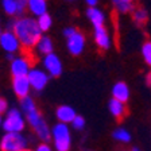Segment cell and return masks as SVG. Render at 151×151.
<instances>
[{
	"mask_svg": "<svg viewBox=\"0 0 151 151\" xmlns=\"http://www.w3.org/2000/svg\"><path fill=\"white\" fill-rule=\"evenodd\" d=\"M14 34L16 35L20 47L24 50H31L37 46L38 41L42 37V31L38 27L37 20L31 18H20L12 26Z\"/></svg>",
	"mask_w": 151,
	"mask_h": 151,
	"instance_id": "cell-1",
	"label": "cell"
},
{
	"mask_svg": "<svg viewBox=\"0 0 151 151\" xmlns=\"http://www.w3.org/2000/svg\"><path fill=\"white\" fill-rule=\"evenodd\" d=\"M24 115H26V119H27L28 124L34 128L35 134L39 136L41 140H43V143H46V142L50 139L51 134H50V129L47 127L46 122H45L43 117H42V115L38 112L37 107L24 111Z\"/></svg>",
	"mask_w": 151,
	"mask_h": 151,
	"instance_id": "cell-2",
	"label": "cell"
},
{
	"mask_svg": "<svg viewBox=\"0 0 151 151\" xmlns=\"http://www.w3.org/2000/svg\"><path fill=\"white\" fill-rule=\"evenodd\" d=\"M51 136L54 139V146L57 151H69L72 138H70V131L68 128V124L65 123H58L51 129Z\"/></svg>",
	"mask_w": 151,
	"mask_h": 151,
	"instance_id": "cell-3",
	"label": "cell"
},
{
	"mask_svg": "<svg viewBox=\"0 0 151 151\" xmlns=\"http://www.w3.org/2000/svg\"><path fill=\"white\" fill-rule=\"evenodd\" d=\"M27 142L19 132H7L1 139L0 150L1 151H23L26 150Z\"/></svg>",
	"mask_w": 151,
	"mask_h": 151,
	"instance_id": "cell-4",
	"label": "cell"
},
{
	"mask_svg": "<svg viewBox=\"0 0 151 151\" xmlns=\"http://www.w3.org/2000/svg\"><path fill=\"white\" fill-rule=\"evenodd\" d=\"M24 119L18 109L8 111L6 119L3 122V128L7 132H20L24 128Z\"/></svg>",
	"mask_w": 151,
	"mask_h": 151,
	"instance_id": "cell-5",
	"label": "cell"
},
{
	"mask_svg": "<svg viewBox=\"0 0 151 151\" xmlns=\"http://www.w3.org/2000/svg\"><path fill=\"white\" fill-rule=\"evenodd\" d=\"M32 62L28 60L27 57H19L15 58L11 63V73L14 77H22V76H27L28 72L31 70Z\"/></svg>",
	"mask_w": 151,
	"mask_h": 151,
	"instance_id": "cell-6",
	"label": "cell"
},
{
	"mask_svg": "<svg viewBox=\"0 0 151 151\" xmlns=\"http://www.w3.org/2000/svg\"><path fill=\"white\" fill-rule=\"evenodd\" d=\"M27 78L30 81V86L31 88H34L35 91H42L47 85L49 76L39 69H31L27 74Z\"/></svg>",
	"mask_w": 151,
	"mask_h": 151,
	"instance_id": "cell-7",
	"label": "cell"
},
{
	"mask_svg": "<svg viewBox=\"0 0 151 151\" xmlns=\"http://www.w3.org/2000/svg\"><path fill=\"white\" fill-rule=\"evenodd\" d=\"M84 47H85V37L81 31L77 30L74 34L68 38V50L70 51L72 55H80L84 51Z\"/></svg>",
	"mask_w": 151,
	"mask_h": 151,
	"instance_id": "cell-8",
	"label": "cell"
},
{
	"mask_svg": "<svg viewBox=\"0 0 151 151\" xmlns=\"http://www.w3.org/2000/svg\"><path fill=\"white\" fill-rule=\"evenodd\" d=\"M43 65L45 69L49 72V74L53 76V77H58L62 73V62L58 58V55L54 53H50L45 55L43 58Z\"/></svg>",
	"mask_w": 151,
	"mask_h": 151,
	"instance_id": "cell-9",
	"label": "cell"
},
{
	"mask_svg": "<svg viewBox=\"0 0 151 151\" xmlns=\"http://www.w3.org/2000/svg\"><path fill=\"white\" fill-rule=\"evenodd\" d=\"M0 46L3 47L7 53H15L20 49V43H19L16 35L12 31H6L1 32L0 35Z\"/></svg>",
	"mask_w": 151,
	"mask_h": 151,
	"instance_id": "cell-10",
	"label": "cell"
},
{
	"mask_svg": "<svg viewBox=\"0 0 151 151\" xmlns=\"http://www.w3.org/2000/svg\"><path fill=\"white\" fill-rule=\"evenodd\" d=\"M12 88L14 92L18 97L23 99L26 96H28V92H30V81H28L27 76H22V77H14L12 80Z\"/></svg>",
	"mask_w": 151,
	"mask_h": 151,
	"instance_id": "cell-11",
	"label": "cell"
},
{
	"mask_svg": "<svg viewBox=\"0 0 151 151\" xmlns=\"http://www.w3.org/2000/svg\"><path fill=\"white\" fill-rule=\"evenodd\" d=\"M93 35H94V42L101 50H108L111 47V38L107 32V28L104 26H96Z\"/></svg>",
	"mask_w": 151,
	"mask_h": 151,
	"instance_id": "cell-12",
	"label": "cell"
},
{
	"mask_svg": "<svg viewBox=\"0 0 151 151\" xmlns=\"http://www.w3.org/2000/svg\"><path fill=\"white\" fill-rule=\"evenodd\" d=\"M108 108H109V112L112 113L117 120H123L124 116L127 115L126 103H122V101H119V100L112 99V100L108 103Z\"/></svg>",
	"mask_w": 151,
	"mask_h": 151,
	"instance_id": "cell-13",
	"label": "cell"
},
{
	"mask_svg": "<svg viewBox=\"0 0 151 151\" xmlns=\"http://www.w3.org/2000/svg\"><path fill=\"white\" fill-rule=\"evenodd\" d=\"M112 96L115 100H119L122 103H126L129 99V89L126 82H116L112 88Z\"/></svg>",
	"mask_w": 151,
	"mask_h": 151,
	"instance_id": "cell-14",
	"label": "cell"
},
{
	"mask_svg": "<svg viewBox=\"0 0 151 151\" xmlns=\"http://www.w3.org/2000/svg\"><path fill=\"white\" fill-rule=\"evenodd\" d=\"M27 8L32 15L41 16L43 14H46L47 3L46 0H27Z\"/></svg>",
	"mask_w": 151,
	"mask_h": 151,
	"instance_id": "cell-15",
	"label": "cell"
},
{
	"mask_svg": "<svg viewBox=\"0 0 151 151\" xmlns=\"http://www.w3.org/2000/svg\"><path fill=\"white\" fill-rule=\"evenodd\" d=\"M76 116H77V115H76L74 109H73L72 107H69V105H61V107L57 109V117H58V120H60L61 123H65V124L72 123Z\"/></svg>",
	"mask_w": 151,
	"mask_h": 151,
	"instance_id": "cell-16",
	"label": "cell"
},
{
	"mask_svg": "<svg viewBox=\"0 0 151 151\" xmlns=\"http://www.w3.org/2000/svg\"><path fill=\"white\" fill-rule=\"evenodd\" d=\"M86 16L88 19L93 23V26H104V20H105V16H104L103 11L96 7H89L88 11H86Z\"/></svg>",
	"mask_w": 151,
	"mask_h": 151,
	"instance_id": "cell-17",
	"label": "cell"
},
{
	"mask_svg": "<svg viewBox=\"0 0 151 151\" xmlns=\"http://www.w3.org/2000/svg\"><path fill=\"white\" fill-rule=\"evenodd\" d=\"M37 49H38V53L39 54L47 55V54L53 53V42H51V39L49 37L42 35L41 39H39L37 43Z\"/></svg>",
	"mask_w": 151,
	"mask_h": 151,
	"instance_id": "cell-18",
	"label": "cell"
},
{
	"mask_svg": "<svg viewBox=\"0 0 151 151\" xmlns=\"http://www.w3.org/2000/svg\"><path fill=\"white\" fill-rule=\"evenodd\" d=\"M113 6L122 14L131 12L132 9H134V4L129 0H113Z\"/></svg>",
	"mask_w": 151,
	"mask_h": 151,
	"instance_id": "cell-19",
	"label": "cell"
},
{
	"mask_svg": "<svg viewBox=\"0 0 151 151\" xmlns=\"http://www.w3.org/2000/svg\"><path fill=\"white\" fill-rule=\"evenodd\" d=\"M37 23H38V27H39V30H41L42 32H45V31H47V30L51 27V24H53V20H51V16L46 12V14H43V15L38 16Z\"/></svg>",
	"mask_w": 151,
	"mask_h": 151,
	"instance_id": "cell-20",
	"label": "cell"
},
{
	"mask_svg": "<svg viewBox=\"0 0 151 151\" xmlns=\"http://www.w3.org/2000/svg\"><path fill=\"white\" fill-rule=\"evenodd\" d=\"M113 138L116 139V140H119V142H124V143H127V142L131 140V135H129V132L127 131V129H124V128L115 129V132H113Z\"/></svg>",
	"mask_w": 151,
	"mask_h": 151,
	"instance_id": "cell-21",
	"label": "cell"
},
{
	"mask_svg": "<svg viewBox=\"0 0 151 151\" xmlns=\"http://www.w3.org/2000/svg\"><path fill=\"white\" fill-rule=\"evenodd\" d=\"M147 11L143 8H139V9H135L134 11V20H135L138 24H145L147 22Z\"/></svg>",
	"mask_w": 151,
	"mask_h": 151,
	"instance_id": "cell-22",
	"label": "cell"
},
{
	"mask_svg": "<svg viewBox=\"0 0 151 151\" xmlns=\"http://www.w3.org/2000/svg\"><path fill=\"white\" fill-rule=\"evenodd\" d=\"M3 8L7 15H16V0H3Z\"/></svg>",
	"mask_w": 151,
	"mask_h": 151,
	"instance_id": "cell-23",
	"label": "cell"
},
{
	"mask_svg": "<svg viewBox=\"0 0 151 151\" xmlns=\"http://www.w3.org/2000/svg\"><path fill=\"white\" fill-rule=\"evenodd\" d=\"M142 55L145 58L146 63L148 66H151V41H147L143 43V46H142Z\"/></svg>",
	"mask_w": 151,
	"mask_h": 151,
	"instance_id": "cell-24",
	"label": "cell"
},
{
	"mask_svg": "<svg viewBox=\"0 0 151 151\" xmlns=\"http://www.w3.org/2000/svg\"><path fill=\"white\" fill-rule=\"evenodd\" d=\"M27 8V0H16V15H23Z\"/></svg>",
	"mask_w": 151,
	"mask_h": 151,
	"instance_id": "cell-25",
	"label": "cell"
},
{
	"mask_svg": "<svg viewBox=\"0 0 151 151\" xmlns=\"http://www.w3.org/2000/svg\"><path fill=\"white\" fill-rule=\"evenodd\" d=\"M72 124L76 129H82L85 127V119L82 116H76L74 119H73Z\"/></svg>",
	"mask_w": 151,
	"mask_h": 151,
	"instance_id": "cell-26",
	"label": "cell"
},
{
	"mask_svg": "<svg viewBox=\"0 0 151 151\" xmlns=\"http://www.w3.org/2000/svg\"><path fill=\"white\" fill-rule=\"evenodd\" d=\"M76 31H77V30H76L74 27H68V28H65V30H63V35H65L66 38H69L70 35H73Z\"/></svg>",
	"mask_w": 151,
	"mask_h": 151,
	"instance_id": "cell-27",
	"label": "cell"
},
{
	"mask_svg": "<svg viewBox=\"0 0 151 151\" xmlns=\"http://www.w3.org/2000/svg\"><path fill=\"white\" fill-rule=\"evenodd\" d=\"M35 151H51L50 146L47 145V143H41V145L37 147V150Z\"/></svg>",
	"mask_w": 151,
	"mask_h": 151,
	"instance_id": "cell-28",
	"label": "cell"
},
{
	"mask_svg": "<svg viewBox=\"0 0 151 151\" xmlns=\"http://www.w3.org/2000/svg\"><path fill=\"white\" fill-rule=\"evenodd\" d=\"M6 109H7V103H6V100L0 99V113L6 112Z\"/></svg>",
	"mask_w": 151,
	"mask_h": 151,
	"instance_id": "cell-29",
	"label": "cell"
},
{
	"mask_svg": "<svg viewBox=\"0 0 151 151\" xmlns=\"http://www.w3.org/2000/svg\"><path fill=\"white\" fill-rule=\"evenodd\" d=\"M85 1H86V4H88L89 7H96L99 0H85Z\"/></svg>",
	"mask_w": 151,
	"mask_h": 151,
	"instance_id": "cell-30",
	"label": "cell"
},
{
	"mask_svg": "<svg viewBox=\"0 0 151 151\" xmlns=\"http://www.w3.org/2000/svg\"><path fill=\"white\" fill-rule=\"evenodd\" d=\"M147 82H148V85H151V72L148 73V76H147Z\"/></svg>",
	"mask_w": 151,
	"mask_h": 151,
	"instance_id": "cell-31",
	"label": "cell"
},
{
	"mask_svg": "<svg viewBox=\"0 0 151 151\" xmlns=\"http://www.w3.org/2000/svg\"><path fill=\"white\" fill-rule=\"evenodd\" d=\"M132 151H139V150H138V148H136V147H135V148H134V150H132Z\"/></svg>",
	"mask_w": 151,
	"mask_h": 151,
	"instance_id": "cell-32",
	"label": "cell"
},
{
	"mask_svg": "<svg viewBox=\"0 0 151 151\" xmlns=\"http://www.w3.org/2000/svg\"><path fill=\"white\" fill-rule=\"evenodd\" d=\"M0 124H1V116H0Z\"/></svg>",
	"mask_w": 151,
	"mask_h": 151,
	"instance_id": "cell-33",
	"label": "cell"
},
{
	"mask_svg": "<svg viewBox=\"0 0 151 151\" xmlns=\"http://www.w3.org/2000/svg\"><path fill=\"white\" fill-rule=\"evenodd\" d=\"M23 151H30V150H27V148H26V150H23Z\"/></svg>",
	"mask_w": 151,
	"mask_h": 151,
	"instance_id": "cell-34",
	"label": "cell"
},
{
	"mask_svg": "<svg viewBox=\"0 0 151 151\" xmlns=\"http://www.w3.org/2000/svg\"><path fill=\"white\" fill-rule=\"evenodd\" d=\"M0 35H1V30H0Z\"/></svg>",
	"mask_w": 151,
	"mask_h": 151,
	"instance_id": "cell-35",
	"label": "cell"
},
{
	"mask_svg": "<svg viewBox=\"0 0 151 151\" xmlns=\"http://www.w3.org/2000/svg\"><path fill=\"white\" fill-rule=\"evenodd\" d=\"M129 1H132V0H129Z\"/></svg>",
	"mask_w": 151,
	"mask_h": 151,
	"instance_id": "cell-36",
	"label": "cell"
},
{
	"mask_svg": "<svg viewBox=\"0 0 151 151\" xmlns=\"http://www.w3.org/2000/svg\"><path fill=\"white\" fill-rule=\"evenodd\" d=\"M70 1H72V0H70Z\"/></svg>",
	"mask_w": 151,
	"mask_h": 151,
	"instance_id": "cell-37",
	"label": "cell"
}]
</instances>
